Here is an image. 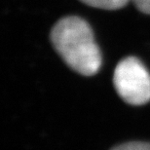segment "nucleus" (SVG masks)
<instances>
[{"label":"nucleus","instance_id":"obj_2","mask_svg":"<svg viewBox=\"0 0 150 150\" xmlns=\"http://www.w3.org/2000/svg\"><path fill=\"white\" fill-rule=\"evenodd\" d=\"M113 84L117 94L126 103L142 105L150 100V74L134 57H128L117 64Z\"/></svg>","mask_w":150,"mask_h":150},{"label":"nucleus","instance_id":"obj_5","mask_svg":"<svg viewBox=\"0 0 150 150\" xmlns=\"http://www.w3.org/2000/svg\"><path fill=\"white\" fill-rule=\"evenodd\" d=\"M133 1L140 12L150 15V0H133Z\"/></svg>","mask_w":150,"mask_h":150},{"label":"nucleus","instance_id":"obj_4","mask_svg":"<svg viewBox=\"0 0 150 150\" xmlns=\"http://www.w3.org/2000/svg\"><path fill=\"white\" fill-rule=\"evenodd\" d=\"M112 150H150V143L137 142H128L114 147Z\"/></svg>","mask_w":150,"mask_h":150},{"label":"nucleus","instance_id":"obj_1","mask_svg":"<svg viewBox=\"0 0 150 150\" xmlns=\"http://www.w3.org/2000/svg\"><path fill=\"white\" fill-rule=\"evenodd\" d=\"M54 49L70 68L92 76L101 67V53L94 33L85 20L76 16L62 18L51 31Z\"/></svg>","mask_w":150,"mask_h":150},{"label":"nucleus","instance_id":"obj_3","mask_svg":"<svg viewBox=\"0 0 150 150\" xmlns=\"http://www.w3.org/2000/svg\"><path fill=\"white\" fill-rule=\"evenodd\" d=\"M85 4L94 8L104 10H117L128 4L130 0H80Z\"/></svg>","mask_w":150,"mask_h":150}]
</instances>
